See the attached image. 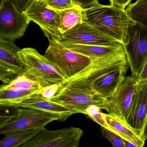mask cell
Instances as JSON below:
<instances>
[{"label": "cell", "instance_id": "cell-1", "mask_svg": "<svg viewBox=\"0 0 147 147\" xmlns=\"http://www.w3.org/2000/svg\"><path fill=\"white\" fill-rule=\"evenodd\" d=\"M83 22L92 26L124 45L128 32L136 24L125 9L115 5H103L98 2L83 10Z\"/></svg>", "mask_w": 147, "mask_h": 147}, {"label": "cell", "instance_id": "cell-2", "mask_svg": "<svg viewBox=\"0 0 147 147\" xmlns=\"http://www.w3.org/2000/svg\"><path fill=\"white\" fill-rule=\"evenodd\" d=\"M128 64L125 50L107 56L94 59L88 67L60 83L59 91L63 88H67L94 94L92 85L95 80L112 70Z\"/></svg>", "mask_w": 147, "mask_h": 147}, {"label": "cell", "instance_id": "cell-3", "mask_svg": "<svg viewBox=\"0 0 147 147\" xmlns=\"http://www.w3.org/2000/svg\"><path fill=\"white\" fill-rule=\"evenodd\" d=\"M18 55L24 65L23 76L38 83L42 87L60 84L65 80L45 55H42L35 49H22Z\"/></svg>", "mask_w": 147, "mask_h": 147}, {"label": "cell", "instance_id": "cell-4", "mask_svg": "<svg viewBox=\"0 0 147 147\" xmlns=\"http://www.w3.org/2000/svg\"><path fill=\"white\" fill-rule=\"evenodd\" d=\"M48 39L49 45L45 56L65 80L77 74L92 62L89 57L67 49L57 40Z\"/></svg>", "mask_w": 147, "mask_h": 147}, {"label": "cell", "instance_id": "cell-5", "mask_svg": "<svg viewBox=\"0 0 147 147\" xmlns=\"http://www.w3.org/2000/svg\"><path fill=\"white\" fill-rule=\"evenodd\" d=\"M10 115L1 116L0 133H7L20 129L35 127H44L55 120H60L56 115L44 111L27 108L15 107Z\"/></svg>", "mask_w": 147, "mask_h": 147}, {"label": "cell", "instance_id": "cell-6", "mask_svg": "<svg viewBox=\"0 0 147 147\" xmlns=\"http://www.w3.org/2000/svg\"><path fill=\"white\" fill-rule=\"evenodd\" d=\"M123 46L131 76L138 79L147 61V26L137 23L131 26Z\"/></svg>", "mask_w": 147, "mask_h": 147}, {"label": "cell", "instance_id": "cell-7", "mask_svg": "<svg viewBox=\"0 0 147 147\" xmlns=\"http://www.w3.org/2000/svg\"><path fill=\"white\" fill-rule=\"evenodd\" d=\"M31 20L12 0H2L0 7V39L14 41L23 36Z\"/></svg>", "mask_w": 147, "mask_h": 147}, {"label": "cell", "instance_id": "cell-8", "mask_svg": "<svg viewBox=\"0 0 147 147\" xmlns=\"http://www.w3.org/2000/svg\"><path fill=\"white\" fill-rule=\"evenodd\" d=\"M83 135V130L77 127L56 130L45 127L20 147H78Z\"/></svg>", "mask_w": 147, "mask_h": 147}, {"label": "cell", "instance_id": "cell-9", "mask_svg": "<svg viewBox=\"0 0 147 147\" xmlns=\"http://www.w3.org/2000/svg\"><path fill=\"white\" fill-rule=\"evenodd\" d=\"M138 79L134 76H125L116 92L106 99L101 109L108 114L125 121L136 90Z\"/></svg>", "mask_w": 147, "mask_h": 147}, {"label": "cell", "instance_id": "cell-10", "mask_svg": "<svg viewBox=\"0 0 147 147\" xmlns=\"http://www.w3.org/2000/svg\"><path fill=\"white\" fill-rule=\"evenodd\" d=\"M24 13L40 26L48 39L57 40L61 37L58 27L59 11L50 8L43 0H33Z\"/></svg>", "mask_w": 147, "mask_h": 147}, {"label": "cell", "instance_id": "cell-11", "mask_svg": "<svg viewBox=\"0 0 147 147\" xmlns=\"http://www.w3.org/2000/svg\"><path fill=\"white\" fill-rule=\"evenodd\" d=\"M57 41L61 43L101 46H116L121 44L116 39L104 34L85 22L62 34Z\"/></svg>", "mask_w": 147, "mask_h": 147}, {"label": "cell", "instance_id": "cell-12", "mask_svg": "<svg viewBox=\"0 0 147 147\" xmlns=\"http://www.w3.org/2000/svg\"><path fill=\"white\" fill-rule=\"evenodd\" d=\"M20 49L13 41L0 39V80L3 85L23 75L24 65L18 55Z\"/></svg>", "mask_w": 147, "mask_h": 147}, {"label": "cell", "instance_id": "cell-13", "mask_svg": "<svg viewBox=\"0 0 147 147\" xmlns=\"http://www.w3.org/2000/svg\"><path fill=\"white\" fill-rule=\"evenodd\" d=\"M105 100L94 94L63 88L49 100L76 111L78 113L86 114V109L92 105L98 106L101 109Z\"/></svg>", "mask_w": 147, "mask_h": 147}, {"label": "cell", "instance_id": "cell-14", "mask_svg": "<svg viewBox=\"0 0 147 147\" xmlns=\"http://www.w3.org/2000/svg\"><path fill=\"white\" fill-rule=\"evenodd\" d=\"M147 119V79L138 80L136 90L125 122L142 138Z\"/></svg>", "mask_w": 147, "mask_h": 147}, {"label": "cell", "instance_id": "cell-15", "mask_svg": "<svg viewBox=\"0 0 147 147\" xmlns=\"http://www.w3.org/2000/svg\"><path fill=\"white\" fill-rule=\"evenodd\" d=\"M129 64L112 70L95 80L92 85L93 93L107 99L116 92L125 77Z\"/></svg>", "mask_w": 147, "mask_h": 147}, {"label": "cell", "instance_id": "cell-16", "mask_svg": "<svg viewBox=\"0 0 147 147\" xmlns=\"http://www.w3.org/2000/svg\"><path fill=\"white\" fill-rule=\"evenodd\" d=\"M15 107L33 108L47 112L56 115L61 121H64L71 115L78 113L76 111L49 100L39 94L32 95Z\"/></svg>", "mask_w": 147, "mask_h": 147}, {"label": "cell", "instance_id": "cell-17", "mask_svg": "<svg viewBox=\"0 0 147 147\" xmlns=\"http://www.w3.org/2000/svg\"><path fill=\"white\" fill-rule=\"evenodd\" d=\"M61 43L74 52L89 57L92 61L94 59L107 56L125 50L123 45L122 44L116 46H101L67 42Z\"/></svg>", "mask_w": 147, "mask_h": 147}, {"label": "cell", "instance_id": "cell-18", "mask_svg": "<svg viewBox=\"0 0 147 147\" xmlns=\"http://www.w3.org/2000/svg\"><path fill=\"white\" fill-rule=\"evenodd\" d=\"M104 115L112 130L117 132L124 139L133 143L137 147L144 146L145 141L131 129L125 121L108 113H104Z\"/></svg>", "mask_w": 147, "mask_h": 147}, {"label": "cell", "instance_id": "cell-19", "mask_svg": "<svg viewBox=\"0 0 147 147\" xmlns=\"http://www.w3.org/2000/svg\"><path fill=\"white\" fill-rule=\"evenodd\" d=\"M44 127L20 129L7 133L0 142L1 147H20L36 136Z\"/></svg>", "mask_w": 147, "mask_h": 147}, {"label": "cell", "instance_id": "cell-20", "mask_svg": "<svg viewBox=\"0 0 147 147\" xmlns=\"http://www.w3.org/2000/svg\"><path fill=\"white\" fill-rule=\"evenodd\" d=\"M83 10L78 6L59 11L58 30L63 34L83 22Z\"/></svg>", "mask_w": 147, "mask_h": 147}, {"label": "cell", "instance_id": "cell-21", "mask_svg": "<svg viewBox=\"0 0 147 147\" xmlns=\"http://www.w3.org/2000/svg\"><path fill=\"white\" fill-rule=\"evenodd\" d=\"M41 90L4 89L0 88V105L1 107H15L17 105L32 95L36 94H39Z\"/></svg>", "mask_w": 147, "mask_h": 147}, {"label": "cell", "instance_id": "cell-22", "mask_svg": "<svg viewBox=\"0 0 147 147\" xmlns=\"http://www.w3.org/2000/svg\"><path fill=\"white\" fill-rule=\"evenodd\" d=\"M125 10L134 21L147 26V0H137Z\"/></svg>", "mask_w": 147, "mask_h": 147}, {"label": "cell", "instance_id": "cell-23", "mask_svg": "<svg viewBox=\"0 0 147 147\" xmlns=\"http://www.w3.org/2000/svg\"><path fill=\"white\" fill-rule=\"evenodd\" d=\"M42 88L38 83L24 76H21L11 83L2 85L0 88L4 89H20V90H41Z\"/></svg>", "mask_w": 147, "mask_h": 147}, {"label": "cell", "instance_id": "cell-24", "mask_svg": "<svg viewBox=\"0 0 147 147\" xmlns=\"http://www.w3.org/2000/svg\"><path fill=\"white\" fill-rule=\"evenodd\" d=\"M101 108L98 106L92 105L86 109V115H88L100 126L112 130L106 120L104 113L101 112Z\"/></svg>", "mask_w": 147, "mask_h": 147}, {"label": "cell", "instance_id": "cell-25", "mask_svg": "<svg viewBox=\"0 0 147 147\" xmlns=\"http://www.w3.org/2000/svg\"><path fill=\"white\" fill-rule=\"evenodd\" d=\"M100 129L102 135L111 142L113 147H125L123 138L117 132L103 126H101Z\"/></svg>", "mask_w": 147, "mask_h": 147}, {"label": "cell", "instance_id": "cell-26", "mask_svg": "<svg viewBox=\"0 0 147 147\" xmlns=\"http://www.w3.org/2000/svg\"><path fill=\"white\" fill-rule=\"evenodd\" d=\"M49 7L57 11H61L75 6L73 0H43Z\"/></svg>", "mask_w": 147, "mask_h": 147}, {"label": "cell", "instance_id": "cell-27", "mask_svg": "<svg viewBox=\"0 0 147 147\" xmlns=\"http://www.w3.org/2000/svg\"><path fill=\"white\" fill-rule=\"evenodd\" d=\"M59 88L60 84H54L42 88L39 94L49 100L58 93Z\"/></svg>", "mask_w": 147, "mask_h": 147}, {"label": "cell", "instance_id": "cell-28", "mask_svg": "<svg viewBox=\"0 0 147 147\" xmlns=\"http://www.w3.org/2000/svg\"><path fill=\"white\" fill-rule=\"evenodd\" d=\"M98 0H73L76 5L78 6L82 9L89 8L97 3Z\"/></svg>", "mask_w": 147, "mask_h": 147}, {"label": "cell", "instance_id": "cell-29", "mask_svg": "<svg viewBox=\"0 0 147 147\" xmlns=\"http://www.w3.org/2000/svg\"><path fill=\"white\" fill-rule=\"evenodd\" d=\"M18 9L24 12L33 0H12Z\"/></svg>", "mask_w": 147, "mask_h": 147}, {"label": "cell", "instance_id": "cell-30", "mask_svg": "<svg viewBox=\"0 0 147 147\" xmlns=\"http://www.w3.org/2000/svg\"><path fill=\"white\" fill-rule=\"evenodd\" d=\"M132 0H109L111 5H115L119 7L125 9L131 2Z\"/></svg>", "mask_w": 147, "mask_h": 147}, {"label": "cell", "instance_id": "cell-31", "mask_svg": "<svg viewBox=\"0 0 147 147\" xmlns=\"http://www.w3.org/2000/svg\"><path fill=\"white\" fill-rule=\"evenodd\" d=\"M147 61L145 62L142 69L140 73V75L138 78V81L142 80H147Z\"/></svg>", "mask_w": 147, "mask_h": 147}, {"label": "cell", "instance_id": "cell-32", "mask_svg": "<svg viewBox=\"0 0 147 147\" xmlns=\"http://www.w3.org/2000/svg\"><path fill=\"white\" fill-rule=\"evenodd\" d=\"M142 138L144 141H145V140L147 139V119L146 120V123H145V125H144V128L143 129Z\"/></svg>", "mask_w": 147, "mask_h": 147}, {"label": "cell", "instance_id": "cell-33", "mask_svg": "<svg viewBox=\"0 0 147 147\" xmlns=\"http://www.w3.org/2000/svg\"><path fill=\"white\" fill-rule=\"evenodd\" d=\"M123 142L125 147H137L136 144L128 140L123 139Z\"/></svg>", "mask_w": 147, "mask_h": 147}]
</instances>
